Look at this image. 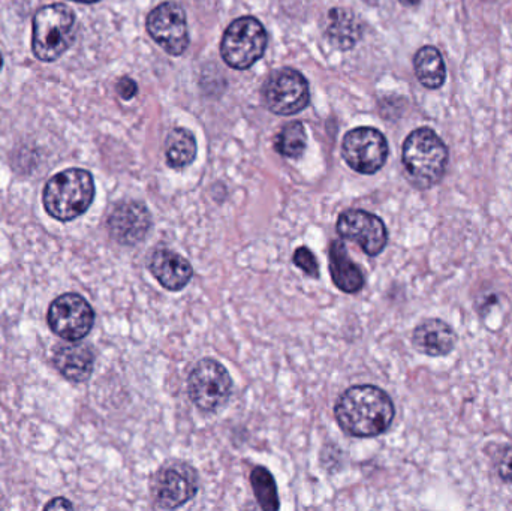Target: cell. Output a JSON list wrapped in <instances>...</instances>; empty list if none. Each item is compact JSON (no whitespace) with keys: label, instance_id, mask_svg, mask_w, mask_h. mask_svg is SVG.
I'll return each mask as SVG.
<instances>
[{"label":"cell","instance_id":"cell-1","mask_svg":"<svg viewBox=\"0 0 512 511\" xmlns=\"http://www.w3.org/2000/svg\"><path fill=\"white\" fill-rule=\"evenodd\" d=\"M334 416L342 431L351 437L373 438L388 431L396 408L384 390L364 384L349 387L337 399Z\"/></svg>","mask_w":512,"mask_h":511},{"label":"cell","instance_id":"cell-2","mask_svg":"<svg viewBox=\"0 0 512 511\" xmlns=\"http://www.w3.org/2000/svg\"><path fill=\"white\" fill-rule=\"evenodd\" d=\"M93 200L95 180L83 168H68L54 174L42 192L45 212L60 222L74 221L89 210Z\"/></svg>","mask_w":512,"mask_h":511},{"label":"cell","instance_id":"cell-3","mask_svg":"<svg viewBox=\"0 0 512 511\" xmlns=\"http://www.w3.org/2000/svg\"><path fill=\"white\" fill-rule=\"evenodd\" d=\"M402 162L415 188L430 189L444 177L448 149L433 129L418 128L403 143Z\"/></svg>","mask_w":512,"mask_h":511},{"label":"cell","instance_id":"cell-4","mask_svg":"<svg viewBox=\"0 0 512 511\" xmlns=\"http://www.w3.org/2000/svg\"><path fill=\"white\" fill-rule=\"evenodd\" d=\"M77 18L65 3L42 6L32 20V51L41 62H54L66 53L75 38Z\"/></svg>","mask_w":512,"mask_h":511},{"label":"cell","instance_id":"cell-5","mask_svg":"<svg viewBox=\"0 0 512 511\" xmlns=\"http://www.w3.org/2000/svg\"><path fill=\"white\" fill-rule=\"evenodd\" d=\"M267 42V32L261 21L254 17L237 18L225 30L222 38V59L239 71L249 69L264 56Z\"/></svg>","mask_w":512,"mask_h":511},{"label":"cell","instance_id":"cell-6","mask_svg":"<svg viewBox=\"0 0 512 511\" xmlns=\"http://www.w3.org/2000/svg\"><path fill=\"white\" fill-rule=\"evenodd\" d=\"M189 398L206 413L224 407L233 392V380L224 365L213 359H203L189 375Z\"/></svg>","mask_w":512,"mask_h":511},{"label":"cell","instance_id":"cell-7","mask_svg":"<svg viewBox=\"0 0 512 511\" xmlns=\"http://www.w3.org/2000/svg\"><path fill=\"white\" fill-rule=\"evenodd\" d=\"M47 323L54 335L68 342H78L92 332L95 311L80 294L66 293L51 302Z\"/></svg>","mask_w":512,"mask_h":511},{"label":"cell","instance_id":"cell-8","mask_svg":"<svg viewBox=\"0 0 512 511\" xmlns=\"http://www.w3.org/2000/svg\"><path fill=\"white\" fill-rule=\"evenodd\" d=\"M198 492V474L185 462H167L156 471L152 483L155 509H179Z\"/></svg>","mask_w":512,"mask_h":511},{"label":"cell","instance_id":"cell-9","mask_svg":"<svg viewBox=\"0 0 512 511\" xmlns=\"http://www.w3.org/2000/svg\"><path fill=\"white\" fill-rule=\"evenodd\" d=\"M262 96L265 107L271 113L277 116H292L309 105V84L295 69H279L265 81Z\"/></svg>","mask_w":512,"mask_h":511},{"label":"cell","instance_id":"cell-10","mask_svg":"<svg viewBox=\"0 0 512 511\" xmlns=\"http://www.w3.org/2000/svg\"><path fill=\"white\" fill-rule=\"evenodd\" d=\"M342 155L346 164L357 173H378L387 162V138L369 126L352 129L343 138Z\"/></svg>","mask_w":512,"mask_h":511},{"label":"cell","instance_id":"cell-11","mask_svg":"<svg viewBox=\"0 0 512 511\" xmlns=\"http://www.w3.org/2000/svg\"><path fill=\"white\" fill-rule=\"evenodd\" d=\"M147 32L171 56H180L189 47L188 21L182 6L165 2L147 17Z\"/></svg>","mask_w":512,"mask_h":511},{"label":"cell","instance_id":"cell-12","mask_svg":"<svg viewBox=\"0 0 512 511\" xmlns=\"http://www.w3.org/2000/svg\"><path fill=\"white\" fill-rule=\"evenodd\" d=\"M337 234L357 243L369 257H376L388 243V230L379 216L366 210H346L337 219Z\"/></svg>","mask_w":512,"mask_h":511},{"label":"cell","instance_id":"cell-13","mask_svg":"<svg viewBox=\"0 0 512 511\" xmlns=\"http://www.w3.org/2000/svg\"><path fill=\"white\" fill-rule=\"evenodd\" d=\"M107 227L117 243L134 246L146 239L152 227V216L143 203L123 201L114 207L108 218Z\"/></svg>","mask_w":512,"mask_h":511},{"label":"cell","instance_id":"cell-14","mask_svg":"<svg viewBox=\"0 0 512 511\" xmlns=\"http://www.w3.org/2000/svg\"><path fill=\"white\" fill-rule=\"evenodd\" d=\"M457 339L456 330L439 318L423 321L412 333L415 350L429 357H444L453 353Z\"/></svg>","mask_w":512,"mask_h":511},{"label":"cell","instance_id":"cell-15","mask_svg":"<svg viewBox=\"0 0 512 511\" xmlns=\"http://www.w3.org/2000/svg\"><path fill=\"white\" fill-rule=\"evenodd\" d=\"M149 269L156 281L170 291L183 290L194 276L191 263L170 249H158L153 252Z\"/></svg>","mask_w":512,"mask_h":511},{"label":"cell","instance_id":"cell-16","mask_svg":"<svg viewBox=\"0 0 512 511\" xmlns=\"http://www.w3.org/2000/svg\"><path fill=\"white\" fill-rule=\"evenodd\" d=\"M53 363L66 380L78 384L86 383L95 368V353L89 345H60L54 351Z\"/></svg>","mask_w":512,"mask_h":511},{"label":"cell","instance_id":"cell-17","mask_svg":"<svg viewBox=\"0 0 512 511\" xmlns=\"http://www.w3.org/2000/svg\"><path fill=\"white\" fill-rule=\"evenodd\" d=\"M330 275L334 285L346 294H357L363 290L364 275L360 267L351 260L345 243L334 240L330 246Z\"/></svg>","mask_w":512,"mask_h":511},{"label":"cell","instance_id":"cell-18","mask_svg":"<svg viewBox=\"0 0 512 511\" xmlns=\"http://www.w3.org/2000/svg\"><path fill=\"white\" fill-rule=\"evenodd\" d=\"M325 33L333 47L346 51L357 44L363 33V27L354 12L349 9L334 8L328 12Z\"/></svg>","mask_w":512,"mask_h":511},{"label":"cell","instance_id":"cell-19","mask_svg":"<svg viewBox=\"0 0 512 511\" xmlns=\"http://www.w3.org/2000/svg\"><path fill=\"white\" fill-rule=\"evenodd\" d=\"M414 68L418 81L427 89H439L447 78V68H445L442 54L432 45H426L417 51L414 57Z\"/></svg>","mask_w":512,"mask_h":511},{"label":"cell","instance_id":"cell-20","mask_svg":"<svg viewBox=\"0 0 512 511\" xmlns=\"http://www.w3.org/2000/svg\"><path fill=\"white\" fill-rule=\"evenodd\" d=\"M197 156V141L188 129L176 128L167 138V162L173 168H185Z\"/></svg>","mask_w":512,"mask_h":511},{"label":"cell","instance_id":"cell-21","mask_svg":"<svg viewBox=\"0 0 512 511\" xmlns=\"http://www.w3.org/2000/svg\"><path fill=\"white\" fill-rule=\"evenodd\" d=\"M252 488L259 506L265 511L280 509L279 495H277L276 482L270 471L264 467H256L251 474Z\"/></svg>","mask_w":512,"mask_h":511},{"label":"cell","instance_id":"cell-22","mask_svg":"<svg viewBox=\"0 0 512 511\" xmlns=\"http://www.w3.org/2000/svg\"><path fill=\"white\" fill-rule=\"evenodd\" d=\"M306 149V131L300 122H291L283 126L276 138V150L285 158H300Z\"/></svg>","mask_w":512,"mask_h":511},{"label":"cell","instance_id":"cell-23","mask_svg":"<svg viewBox=\"0 0 512 511\" xmlns=\"http://www.w3.org/2000/svg\"><path fill=\"white\" fill-rule=\"evenodd\" d=\"M294 261L295 266L300 267L307 276L310 278H318L319 276V264L316 261L315 255L310 251L306 246H300L297 251L294 252Z\"/></svg>","mask_w":512,"mask_h":511},{"label":"cell","instance_id":"cell-24","mask_svg":"<svg viewBox=\"0 0 512 511\" xmlns=\"http://www.w3.org/2000/svg\"><path fill=\"white\" fill-rule=\"evenodd\" d=\"M498 474L502 482L512 485V447H508L502 453L501 461L498 464Z\"/></svg>","mask_w":512,"mask_h":511},{"label":"cell","instance_id":"cell-25","mask_svg":"<svg viewBox=\"0 0 512 511\" xmlns=\"http://www.w3.org/2000/svg\"><path fill=\"white\" fill-rule=\"evenodd\" d=\"M137 92V83H135L132 78H120L119 83H117V93H119L120 98L125 99V101H129V99H132L137 95Z\"/></svg>","mask_w":512,"mask_h":511},{"label":"cell","instance_id":"cell-26","mask_svg":"<svg viewBox=\"0 0 512 511\" xmlns=\"http://www.w3.org/2000/svg\"><path fill=\"white\" fill-rule=\"evenodd\" d=\"M45 510H54V509H72V504L69 501H66L65 498H54L51 503H48L47 506L44 507Z\"/></svg>","mask_w":512,"mask_h":511},{"label":"cell","instance_id":"cell-27","mask_svg":"<svg viewBox=\"0 0 512 511\" xmlns=\"http://www.w3.org/2000/svg\"><path fill=\"white\" fill-rule=\"evenodd\" d=\"M399 2L405 6H415L418 5V3H420V0H399Z\"/></svg>","mask_w":512,"mask_h":511},{"label":"cell","instance_id":"cell-28","mask_svg":"<svg viewBox=\"0 0 512 511\" xmlns=\"http://www.w3.org/2000/svg\"><path fill=\"white\" fill-rule=\"evenodd\" d=\"M72 2L86 3V5H90V3H96L99 2V0H72Z\"/></svg>","mask_w":512,"mask_h":511},{"label":"cell","instance_id":"cell-29","mask_svg":"<svg viewBox=\"0 0 512 511\" xmlns=\"http://www.w3.org/2000/svg\"><path fill=\"white\" fill-rule=\"evenodd\" d=\"M2 66H3V57H2V53H0V69H2Z\"/></svg>","mask_w":512,"mask_h":511}]
</instances>
